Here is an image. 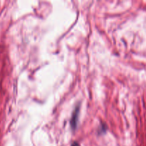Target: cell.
<instances>
[{
    "mask_svg": "<svg viewBox=\"0 0 146 146\" xmlns=\"http://www.w3.org/2000/svg\"><path fill=\"white\" fill-rule=\"evenodd\" d=\"M78 109L76 108V109L74 111V113H73L72 118H71V125L72 127H76L77 123V119H78Z\"/></svg>",
    "mask_w": 146,
    "mask_h": 146,
    "instance_id": "obj_1",
    "label": "cell"
},
{
    "mask_svg": "<svg viewBox=\"0 0 146 146\" xmlns=\"http://www.w3.org/2000/svg\"><path fill=\"white\" fill-rule=\"evenodd\" d=\"M71 146H79V145H78L77 143H74V144H72V145H71Z\"/></svg>",
    "mask_w": 146,
    "mask_h": 146,
    "instance_id": "obj_2",
    "label": "cell"
}]
</instances>
